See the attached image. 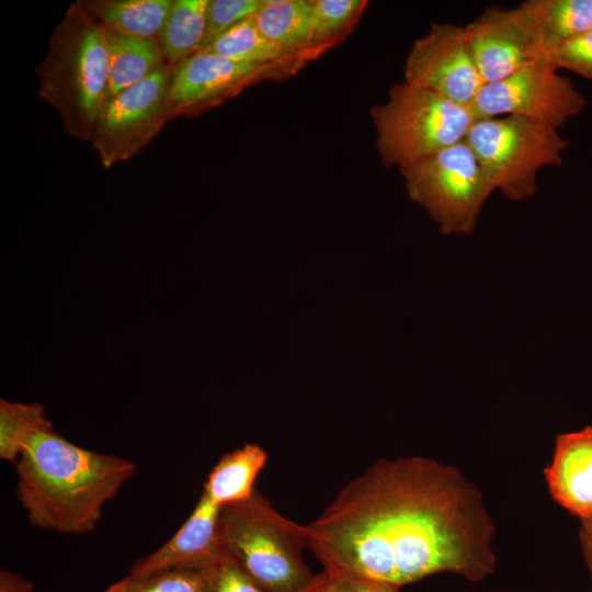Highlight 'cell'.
<instances>
[{
	"label": "cell",
	"mask_w": 592,
	"mask_h": 592,
	"mask_svg": "<svg viewBox=\"0 0 592 592\" xmlns=\"http://www.w3.org/2000/svg\"><path fill=\"white\" fill-rule=\"evenodd\" d=\"M305 526L326 571L398 588L439 572L481 581L496 568L494 524L480 491L425 457L377 460Z\"/></svg>",
	"instance_id": "1"
},
{
	"label": "cell",
	"mask_w": 592,
	"mask_h": 592,
	"mask_svg": "<svg viewBox=\"0 0 592 592\" xmlns=\"http://www.w3.org/2000/svg\"><path fill=\"white\" fill-rule=\"evenodd\" d=\"M14 466L15 494L30 524L70 535L92 532L136 473L132 460L86 449L54 430L36 433Z\"/></svg>",
	"instance_id": "2"
},
{
	"label": "cell",
	"mask_w": 592,
	"mask_h": 592,
	"mask_svg": "<svg viewBox=\"0 0 592 592\" xmlns=\"http://www.w3.org/2000/svg\"><path fill=\"white\" fill-rule=\"evenodd\" d=\"M110 55L104 25L77 1L54 29L38 64V95L58 113L64 129L89 141L107 98Z\"/></svg>",
	"instance_id": "3"
},
{
	"label": "cell",
	"mask_w": 592,
	"mask_h": 592,
	"mask_svg": "<svg viewBox=\"0 0 592 592\" xmlns=\"http://www.w3.org/2000/svg\"><path fill=\"white\" fill-rule=\"evenodd\" d=\"M219 539L224 555L266 592H311L327 572H311L301 551L306 526L278 513L257 489L246 500L221 506Z\"/></svg>",
	"instance_id": "4"
},
{
	"label": "cell",
	"mask_w": 592,
	"mask_h": 592,
	"mask_svg": "<svg viewBox=\"0 0 592 592\" xmlns=\"http://www.w3.org/2000/svg\"><path fill=\"white\" fill-rule=\"evenodd\" d=\"M371 115L382 163L399 169L465 140L477 119L473 107L406 81Z\"/></svg>",
	"instance_id": "5"
},
{
	"label": "cell",
	"mask_w": 592,
	"mask_h": 592,
	"mask_svg": "<svg viewBox=\"0 0 592 592\" xmlns=\"http://www.w3.org/2000/svg\"><path fill=\"white\" fill-rule=\"evenodd\" d=\"M466 141L494 189L516 202L536 193L539 170L561 166L569 146L558 129L514 115L476 119Z\"/></svg>",
	"instance_id": "6"
},
{
	"label": "cell",
	"mask_w": 592,
	"mask_h": 592,
	"mask_svg": "<svg viewBox=\"0 0 592 592\" xmlns=\"http://www.w3.org/2000/svg\"><path fill=\"white\" fill-rule=\"evenodd\" d=\"M409 197L443 235H467L496 190L465 140L399 169Z\"/></svg>",
	"instance_id": "7"
},
{
	"label": "cell",
	"mask_w": 592,
	"mask_h": 592,
	"mask_svg": "<svg viewBox=\"0 0 592 592\" xmlns=\"http://www.w3.org/2000/svg\"><path fill=\"white\" fill-rule=\"evenodd\" d=\"M322 55L312 53L293 59L257 64L197 52L171 69L172 118L197 116L258 83L288 79Z\"/></svg>",
	"instance_id": "8"
},
{
	"label": "cell",
	"mask_w": 592,
	"mask_h": 592,
	"mask_svg": "<svg viewBox=\"0 0 592 592\" xmlns=\"http://www.w3.org/2000/svg\"><path fill=\"white\" fill-rule=\"evenodd\" d=\"M171 69L166 65L103 103L89 141L105 169L139 153L172 119Z\"/></svg>",
	"instance_id": "9"
},
{
	"label": "cell",
	"mask_w": 592,
	"mask_h": 592,
	"mask_svg": "<svg viewBox=\"0 0 592 592\" xmlns=\"http://www.w3.org/2000/svg\"><path fill=\"white\" fill-rule=\"evenodd\" d=\"M557 71L545 55L502 80L485 83L473 104L477 119L514 115L559 129L587 106V99Z\"/></svg>",
	"instance_id": "10"
},
{
	"label": "cell",
	"mask_w": 592,
	"mask_h": 592,
	"mask_svg": "<svg viewBox=\"0 0 592 592\" xmlns=\"http://www.w3.org/2000/svg\"><path fill=\"white\" fill-rule=\"evenodd\" d=\"M403 71L406 82L470 107L485 84L464 26L452 23H433L413 43Z\"/></svg>",
	"instance_id": "11"
},
{
	"label": "cell",
	"mask_w": 592,
	"mask_h": 592,
	"mask_svg": "<svg viewBox=\"0 0 592 592\" xmlns=\"http://www.w3.org/2000/svg\"><path fill=\"white\" fill-rule=\"evenodd\" d=\"M464 29L483 83L502 80L546 55L532 20L520 4L513 9H486Z\"/></svg>",
	"instance_id": "12"
},
{
	"label": "cell",
	"mask_w": 592,
	"mask_h": 592,
	"mask_svg": "<svg viewBox=\"0 0 592 592\" xmlns=\"http://www.w3.org/2000/svg\"><path fill=\"white\" fill-rule=\"evenodd\" d=\"M220 509L201 496L174 535L151 554L136 560L129 573L143 576L172 568L204 569L224 557L218 525Z\"/></svg>",
	"instance_id": "13"
},
{
	"label": "cell",
	"mask_w": 592,
	"mask_h": 592,
	"mask_svg": "<svg viewBox=\"0 0 592 592\" xmlns=\"http://www.w3.org/2000/svg\"><path fill=\"white\" fill-rule=\"evenodd\" d=\"M545 478L553 498L580 520L592 516V426L559 434Z\"/></svg>",
	"instance_id": "14"
},
{
	"label": "cell",
	"mask_w": 592,
	"mask_h": 592,
	"mask_svg": "<svg viewBox=\"0 0 592 592\" xmlns=\"http://www.w3.org/2000/svg\"><path fill=\"white\" fill-rule=\"evenodd\" d=\"M267 458L258 444H246L224 454L210 470L202 496L220 508L248 499Z\"/></svg>",
	"instance_id": "15"
},
{
	"label": "cell",
	"mask_w": 592,
	"mask_h": 592,
	"mask_svg": "<svg viewBox=\"0 0 592 592\" xmlns=\"http://www.w3.org/2000/svg\"><path fill=\"white\" fill-rule=\"evenodd\" d=\"M106 32L110 55L107 98L168 65L158 38Z\"/></svg>",
	"instance_id": "16"
},
{
	"label": "cell",
	"mask_w": 592,
	"mask_h": 592,
	"mask_svg": "<svg viewBox=\"0 0 592 592\" xmlns=\"http://www.w3.org/2000/svg\"><path fill=\"white\" fill-rule=\"evenodd\" d=\"M520 5L532 20L545 54L592 31V0H526Z\"/></svg>",
	"instance_id": "17"
},
{
	"label": "cell",
	"mask_w": 592,
	"mask_h": 592,
	"mask_svg": "<svg viewBox=\"0 0 592 592\" xmlns=\"http://www.w3.org/2000/svg\"><path fill=\"white\" fill-rule=\"evenodd\" d=\"M106 29L124 35L158 38L173 0L80 1Z\"/></svg>",
	"instance_id": "18"
},
{
	"label": "cell",
	"mask_w": 592,
	"mask_h": 592,
	"mask_svg": "<svg viewBox=\"0 0 592 592\" xmlns=\"http://www.w3.org/2000/svg\"><path fill=\"white\" fill-rule=\"evenodd\" d=\"M331 48L328 45H314L300 50L284 48L262 34L251 15L234 25L207 47L198 52H206L235 61L266 64L293 59L312 53L325 54Z\"/></svg>",
	"instance_id": "19"
},
{
	"label": "cell",
	"mask_w": 592,
	"mask_h": 592,
	"mask_svg": "<svg viewBox=\"0 0 592 592\" xmlns=\"http://www.w3.org/2000/svg\"><path fill=\"white\" fill-rule=\"evenodd\" d=\"M311 0H263L252 15L258 29L273 43L293 50L311 44Z\"/></svg>",
	"instance_id": "20"
},
{
	"label": "cell",
	"mask_w": 592,
	"mask_h": 592,
	"mask_svg": "<svg viewBox=\"0 0 592 592\" xmlns=\"http://www.w3.org/2000/svg\"><path fill=\"white\" fill-rule=\"evenodd\" d=\"M208 0H173L158 35L166 62L173 68L201 50L206 29Z\"/></svg>",
	"instance_id": "21"
},
{
	"label": "cell",
	"mask_w": 592,
	"mask_h": 592,
	"mask_svg": "<svg viewBox=\"0 0 592 592\" xmlns=\"http://www.w3.org/2000/svg\"><path fill=\"white\" fill-rule=\"evenodd\" d=\"M53 431L45 408L38 402L0 399V458L16 464L32 437Z\"/></svg>",
	"instance_id": "22"
},
{
	"label": "cell",
	"mask_w": 592,
	"mask_h": 592,
	"mask_svg": "<svg viewBox=\"0 0 592 592\" xmlns=\"http://www.w3.org/2000/svg\"><path fill=\"white\" fill-rule=\"evenodd\" d=\"M366 0H312L311 44L334 47L356 26Z\"/></svg>",
	"instance_id": "23"
},
{
	"label": "cell",
	"mask_w": 592,
	"mask_h": 592,
	"mask_svg": "<svg viewBox=\"0 0 592 592\" xmlns=\"http://www.w3.org/2000/svg\"><path fill=\"white\" fill-rule=\"evenodd\" d=\"M103 592H207L204 569L172 568L149 574L126 577Z\"/></svg>",
	"instance_id": "24"
},
{
	"label": "cell",
	"mask_w": 592,
	"mask_h": 592,
	"mask_svg": "<svg viewBox=\"0 0 592 592\" xmlns=\"http://www.w3.org/2000/svg\"><path fill=\"white\" fill-rule=\"evenodd\" d=\"M262 2L263 0H208L205 36L201 50L234 25L253 15Z\"/></svg>",
	"instance_id": "25"
},
{
	"label": "cell",
	"mask_w": 592,
	"mask_h": 592,
	"mask_svg": "<svg viewBox=\"0 0 592 592\" xmlns=\"http://www.w3.org/2000/svg\"><path fill=\"white\" fill-rule=\"evenodd\" d=\"M551 65L592 80V31L573 37L546 54Z\"/></svg>",
	"instance_id": "26"
},
{
	"label": "cell",
	"mask_w": 592,
	"mask_h": 592,
	"mask_svg": "<svg viewBox=\"0 0 592 592\" xmlns=\"http://www.w3.org/2000/svg\"><path fill=\"white\" fill-rule=\"evenodd\" d=\"M204 573L207 592H266L226 556L204 568Z\"/></svg>",
	"instance_id": "27"
},
{
	"label": "cell",
	"mask_w": 592,
	"mask_h": 592,
	"mask_svg": "<svg viewBox=\"0 0 592 592\" xmlns=\"http://www.w3.org/2000/svg\"><path fill=\"white\" fill-rule=\"evenodd\" d=\"M335 574L342 579L345 592H398L400 589L394 584L379 580L340 573Z\"/></svg>",
	"instance_id": "28"
},
{
	"label": "cell",
	"mask_w": 592,
	"mask_h": 592,
	"mask_svg": "<svg viewBox=\"0 0 592 592\" xmlns=\"http://www.w3.org/2000/svg\"><path fill=\"white\" fill-rule=\"evenodd\" d=\"M0 592H34V587L24 577L8 569H1Z\"/></svg>",
	"instance_id": "29"
},
{
	"label": "cell",
	"mask_w": 592,
	"mask_h": 592,
	"mask_svg": "<svg viewBox=\"0 0 592 592\" xmlns=\"http://www.w3.org/2000/svg\"><path fill=\"white\" fill-rule=\"evenodd\" d=\"M579 538L582 547L583 556L592 578V516L582 519Z\"/></svg>",
	"instance_id": "30"
},
{
	"label": "cell",
	"mask_w": 592,
	"mask_h": 592,
	"mask_svg": "<svg viewBox=\"0 0 592 592\" xmlns=\"http://www.w3.org/2000/svg\"><path fill=\"white\" fill-rule=\"evenodd\" d=\"M327 572V571H326ZM311 592H345L342 579L331 572H327L326 580Z\"/></svg>",
	"instance_id": "31"
}]
</instances>
